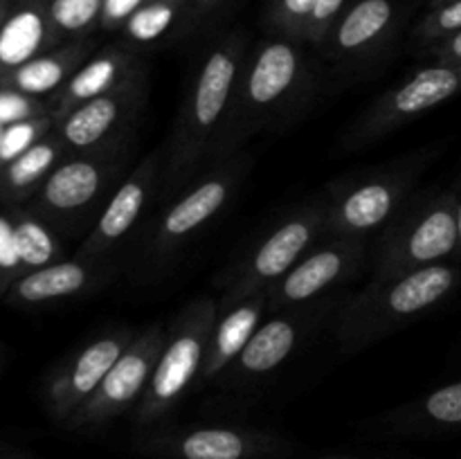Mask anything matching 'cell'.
Masks as SVG:
<instances>
[{
	"label": "cell",
	"instance_id": "cell-5",
	"mask_svg": "<svg viewBox=\"0 0 461 459\" xmlns=\"http://www.w3.org/2000/svg\"><path fill=\"white\" fill-rule=\"evenodd\" d=\"M437 151V147H423L399 160L331 180L324 189V237L367 238L372 232H381L410 201Z\"/></svg>",
	"mask_w": 461,
	"mask_h": 459
},
{
	"label": "cell",
	"instance_id": "cell-27",
	"mask_svg": "<svg viewBox=\"0 0 461 459\" xmlns=\"http://www.w3.org/2000/svg\"><path fill=\"white\" fill-rule=\"evenodd\" d=\"M106 12V0H52L48 4L50 21L59 34L84 36L99 25Z\"/></svg>",
	"mask_w": 461,
	"mask_h": 459
},
{
	"label": "cell",
	"instance_id": "cell-3",
	"mask_svg": "<svg viewBox=\"0 0 461 459\" xmlns=\"http://www.w3.org/2000/svg\"><path fill=\"white\" fill-rule=\"evenodd\" d=\"M461 286V264L430 266L387 282H369L338 306L331 320L333 338L345 354H356L392 333L426 318Z\"/></svg>",
	"mask_w": 461,
	"mask_h": 459
},
{
	"label": "cell",
	"instance_id": "cell-37",
	"mask_svg": "<svg viewBox=\"0 0 461 459\" xmlns=\"http://www.w3.org/2000/svg\"><path fill=\"white\" fill-rule=\"evenodd\" d=\"M455 198H457V256L455 261L461 264V178L455 183Z\"/></svg>",
	"mask_w": 461,
	"mask_h": 459
},
{
	"label": "cell",
	"instance_id": "cell-23",
	"mask_svg": "<svg viewBox=\"0 0 461 459\" xmlns=\"http://www.w3.org/2000/svg\"><path fill=\"white\" fill-rule=\"evenodd\" d=\"M93 40L77 39L50 54H39L14 70V88L23 94H48L61 90L93 54Z\"/></svg>",
	"mask_w": 461,
	"mask_h": 459
},
{
	"label": "cell",
	"instance_id": "cell-18",
	"mask_svg": "<svg viewBox=\"0 0 461 459\" xmlns=\"http://www.w3.org/2000/svg\"><path fill=\"white\" fill-rule=\"evenodd\" d=\"M135 333L131 327H111L86 342L68 363L59 369L50 382L52 410L61 418H70L106 378L113 364L129 349Z\"/></svg>",
	"mask_w": 461,
	"mask_h": 459
},
{
	"label": "cell",
	"instance_id": "cell-33",
	"mask_svg": "<svg viewBox=\"0 0 461 459\" xmlns=\"http://www.w3.org/2000/svg\"><path fill=\"white\" fill-rule=\"evenodd\" d=\"M419 54H421L423 58L453 63V66L461 68V30L444 36V39L435 40V43H430L428 48L419 50Z\"/></svg>",
	"mask_w": 461,
	"mask_h": 459
},
{
	"label": "cell",
	"instance_id": "cell-2",
	"mask_svg": "<svg viewBox=\"0 0 461 459\" xmlns=\"http://www.w3.org/2000/svg\"><path fill=\"white\" fill-rule=\"evenodd\" d=\"M248 48L246 36L230 32L212 40L194 66L174 129L162 147L165 171L160 198L165 201L174 198L205 169L216 135L232 108Z\"/></svg>",
	"mask_w": 461,
	"mask_h": 459
},
{
	"label": "cell",
	"instance_id": "cell-10",
	"mask_svg": "<svg viewBox=\"0 0 461 459\" xmlns=\"http://www.w3.org/2000/svg\"><path fill=\"white\" fill-rule=\"evenodd\" d=\"M133 448L147 459H284L295 446L279 432L255 426L160 423L135 432Z\"/></svg>",
	"mask_w": 461,
	"mask_h": 459
},
{
	"label": "cell",
	"instance_id": "cell-31",
	"mask_svg": "<svg viewBox=\"0 0 461 459\" xmlns=\"http://www.w3.org/2000/svg\"><path fill=\"white\" fill-rule=\"evenodd\" d=\"M354 0H318L313 9V16H311L309 25V36H306V45L309 48H318L324 39H327L329 30L333 27V22L340 18V14L345 12Z\"/></svg>",
	"mask_w": 461,
	"mask_h": 459
},
{
	"label": "cell",
	"instance_id": "cell-32",
	"mask_svg": "<svg viewBox=\"0 0 461 459\" xmlns=\"http://www.w3.org/2000/svg\"><path fill=\"white\" fill-rule=\"evenodd\" d=\"M32 138H34V129L30 124L9 126L3 138H0V158L3 160L18 158L25 148L32 147Z\"/></svg>",
	"mask_w": 461,
	"mask_h": 459
},
{
	"label": "cell",
	"instance_id": "cell-29",
	"mask_svg": "<svg viewBox=\"0 0 461 459\" xmlns=\"http://www.w3.org/2000/svg\"><path fill=\"white\" fill-rule=\"evenodd\" d=\"M461 30V0H453L441 7L428 9L412 30V40L417 50L428 48L435 40Z\"/></svg>",
	"mask_w": 461,
	"mask_h": 459
},
{
	"label": "cell",
	"instance_id": "cell-6",
	"mask_svg": "<svg viewBox=\"0 0 461 459\" xmlns=\"http://www.w3.org/2000/svg\"><path fill=\"white\" fill-rule=\"evenodd\" d=\"M457 256V198L455 189L414 192L381 230L374 248L372 282L403 277L414 270L455 261Z\"/></svg>",
	"mask_w": 461,
	"mask_h": 459
},
{
	"label": "cell",
	"instance_id": "cell-16",
	"mask_svg": "<svg viewBox=\"0 0 461 459\" xmlns=\"http://www.w3.org/2000/svg\"><path fill=\"white\" fill-rule=\"evenodd\" d=\"M367 261V238L324 237L275 286L268 288V315L324 300L351 282Z\"/></svg>",
	"mask_w": 461,
	"mask_h": 459
},
{
	"label": "cell",
	"instance_id": "cell-17",
	"mask_svg": "<svg viewBox=\"0 0 461 459\" xmlns=\"http://www.w3.org/2000/svg\"><path fill=\"white\" fill-rule=\"evenodd\" d=\"M147 81L99 94L61 117L59 142L66 153H93L135 142V129L147 106Z\"/></svg>",
	"mask_w": 461,
	"mask_h": 459
},
{
	"label": "cell",
	"instance_id": "cell-13",
	"mask_svg": "<svg viewBox=\"0 0 461 459\" xmlns=\"http://www.w3.org/2000/svg\"><path fill=\"white\" fill-rule=\"evenodd\" d=\"M165 153L162 147L131 166L115 192L108 198L102 214L95 219L88 237L77 255L86 259H113L135 232L144 228L151 207L162 194Z\"/></svg>",
	"mask_w": 461,
	"mask_h": 459
},
{
	"label": "cell",
	"instance_id": "cell-14",
	"mask_svg": "<svg viewBox=\"0 0 461 459\" xmlns=\"http://www.w3.org/2000/svg\"><path fill=\"white\" fill-rule=\"evenodd\" d=\"M322 302L324 300L295 306V309L279 310L264 318V322L252 333L246 349L221 374L216 385L228 392H243L268 381L293 358V354L300 349L311 331L324 318H329L333 306L322 304Z\"/></svg>",
	"mask_w": 461,
	"mask_h": 459
},
{
	"label": "cell",
	"instance_id": "cell-1",
	"mask_svg": "<svg viewBox=\"0 0 461 459\" xmlns=\"http://www.w3.org/2000/svg\"><path fill=\"white\" fill-rule=\"evenodd\" d=\"M306 48L279 34L264 36L248 48L232 108L216 135L205 169L232 158L255 135L286 129L288 122L304 112L320 88L318 70Z\"/></svg>",
	"mask_w": 461,
	"mask_h": 459
},
{
	"label": "cell",
	"instance_id": "cell-21",
	"mask_svg": "<svg viewBox=\"0 0 461 459\" xmlns=\"http://www.w3.org/2000/svg\"><path fill=\"white\" fill-rule=\"evenodd\" d=\"M369 430L383 436H432L461 430V381L387 410Z\"/></svg>",
	"mask_w": 461,
	"mask_h": 459
},
{
	"label": "cell",
	"instance_id": "cell-34",
	"mask_svg": "<svg viewBox=\"0 0 461 459\" xmlns=\"http://www.w3.org/2000/svg\"><path fill=\"white\" fill-rule=\"evenodd\" d=\"M230 0H192L189 7V21H187V34H196V30L210 25L214 16H219L221 9L228 4Z\"/></svg>",
	"mask_w": 461,
	"mask_h": 459
},
{
	"label": "cell",
	"instance_id": "cell-39",
	"mask_svg": "<svg viewBox=\"0 0 461 459\" xmlns=\"http://www.w3.org/2000/svg\"><path fill=\"white\" fill-rule=\"evenodd\" d=\"M3 22H5L3 21V12H0V30H3Z\"/></svg>",
	"mask_w": 461,
	"mask_h": 459
},
{
	"label": "cell",
	"instance_id": "cell-4",
	"mask_svg": "<svg viewBox=\"0 0 461 459\" xmlns=\"http://www.w3.org/2000/svg\"><path fill=\"white\" fill-rule=\"evenodd\" d=\"M248 169L250 156L239 151L219 165L207 166L187 187L169 198L167 205L144 223L135 268L149 274L167 268L207 225L223 214L246 180Z\"/></svg>",
	"mask_w": 461,
	"mask_h": 459
},
{
	"label": "cell",
	"instance_id": "cell-24",
	"mask_svg": "<svg viewBox=\"0 0 461 459\" xmlns=\"http://www.w3.org/2000/svg\"><path fill=\"white\" fill-rule=\"evenodd\" d=\"M54 25L48 9L23 7L3 22L0 30V66L5 70L21 68L54 40Z\"/></svg>",
	"mask_w": 461,
	"mask_h": 459
},
{
	"label": "cell",
	"instance_id": "cell-36",
	"mask_svg": "<svg viewBox=\"0 0 461 459\" xmlns=\"http://www.w3.org/2000/svg\"><path fill=\"white\" fill-rule=\"evenodd\" d=\"M27 102L14 93L0 94V122H14L25 117Z\"/></svg>",
	"mask_w": 461,
	"mask_h": 459
},
{
	"label": "cell",
	"instance_id": "cell-9",
	"mask_svg": "<svg viewBox=\"0 0 461 459\" xmlns=\"http://www.w3.org/2000/svg\"><path fill=\"white\" fill-rule=\"evenodd\" d=\"M459 94L461 68L428 58L423 66L410 70L403 79L369 102V106L351 122L342 135V148L360 151L383 142L387 135L412 124L414 120L444 106Z\"/></svg>",
	"mask_w": 461,
	"mask_h": 459
},
{
	"label": "cell",
	"instance_id": "cell-15",
	"mask_svg": "<svg viewBox=\"0 0 461 459\" xmlns=\"http://www.w3.org/2000/svg\"><path fill=\"white\" fill-rule=\"evenodd\" d=\"M167 327L153 322L135 333L129 349L117 358L111 372L106 374L95 394L68 418L75 430H102L106 423L115 421L126 412H133L142 399L149 381L153 376L162 345H165Z\"/></svg>",
	"mask_w": 461,
	"mask_h": 459
},
{
	"label": "cell",
	"instance_id": "cell-35",
	"mask_svg": "<svg viewBox=\"0 0 461 459\" xmlns=\"http://www.w3.org/2000/svg\"><path fill=\"white\" fill-rule=\"evenodd\" d=\"M9 225V220L0 219V268H16L21 264V256L16 250V237Z\"/></svg>",
	"mask_w": 461,
	"mask_h": 459
},
{
	"label": "cell",
	"instance_id": "cell-22",
	"mask_svg": "<svg viewBox=\"0 0 461 459\" xmlns=\"http://www.w3.org/2000/svg\"><path fill=\"white\" fill-rule=\"evenodd\" d=\"M268 315V291L252 292L234 304L219 309L210 346H207L205 364H203L201 382H216L221 374L239 358L252 333L257 331Z\"/></svg>",
	"mask_w": 461,
	"mask_h": 459
},
{
	"label": "cell",
	"instance_id": "cell-8",
	"mask_svg": "<svg viewBox=\"0 0 461 459\" xmlns=\"http://www.w3.org/2000/svg\"><path fill=\"white\" fill-rule=\"evenodd\" d=\"M327 201L315 196L279 216L248 250H243L216 279L219 309L252 292L268 291L311 248L324 238Z\"/></svg>",
	"mask_w": 461,
	"mask_h": 459
},
{
	"label": "cell",
	"instance_id": "cell-30",
	"mask_svg": "<svg viewBox=\"0 0 461 459\" xmlns=\"http://www.w3.org/2000/svg\"><path fill=\"white\" fill-rule=\"evenodd\" d=\"M14 237H16V250L21 261H25L27 266H39V268L50 264L54 255V241L43 225L34 223V220H23L14 230Z\"/></svg>",
	"mask_w": 461,
	"mask_h": 459
},
{
	"label": "cell",
	"instance_id": "cell-11",
	"mask_svg": "<svg viewBox=\"0 0 461 459\" xmlns=\"http://www.w3.org/2000/svg\"><path fill=\"white\" fill-rule=\"evenodd\" d=\"M403 18L399 0H354L315 50L338 76L360 79L385 61Z\"/></svg>",
	"mask_w": 461,
	"mask_h": 459
},
{
	"label": "cell",
	"instance_id": "cell-38",
	"mask_svg": "<svg viewBox=\"0 0 461 459\" xmlns=\"http://www.w3.org/2000/svg\"><path fill=\"white\" fill-rule=\"evenodd\" d=\"M448 3H453V0H428V9L441 7V4H448Z\"/></svg>",
	"mask_w": 461,
	"mask_h": 459
},
{
	"label": "cell",
	"instance_id": "cell-12",
	"mask_svg": "<svg viewBox=\"0 0 461 459\" xmlns=\"http://www.w3.org/2000/svg\"><path fill=\"white\" fill-rule=\"evenodd\" d=\"M133 144L93 153H72L61 160L41 187L45 212L66 220H88L102 214L117 184L131 171Z\"/></svg>",
	"mask_w": 461,
	"mask_h": 459
},
{
	"label": "cell",
	"instance_id": "cell-26",
	"mask_svg": "<svg viewBox=\"0 0 461 459\" xmlns=\"http://www.w3.org/2000/svg\"><path fill=\"white\" fill-rule=\"evenodd\" d=\"M63 147L57 140H45V142L32 144L30 148L14 158V162L7 169V183L12 189H27L32 184L41 183L52 174L54 166L61 162Z\"/></svg>",
	"mask_w": 461,
	"mask_h": 459
},
{
	"label": "cell",
	"instance_id": "cell-28",
	"mask_svg": "<svg viewBox=\"0 0 461 459\" xmlns=\"http://www.w3.org/2000/svg\"><path fill=\"white\" fill-rule=\"evenodd\" d=\"M315 3L318 0H270L266 9L268 34L286 36L306 45Z\"/></svg>",
	"mask_w": 461,
	"mask_h": 459
},
{
	"label": "cell",
	"instance_id": "cell-25",
	"mask_svg": "<svg viewBox=\"0 0 461 459\" xmlns=\"http://www.w3.org/2000/svg\"><path fill=\"white\" fill-rule=\"evenodd\" d=\"M192 0H142L122 21V32L135 45H153L187 30Z\"/></svg>",
	"mask_w": 461,
	"mask_h": 459
},
{
	"label": "cell",
	"instance_id": "cell-40",
	"mask_svg": "<svg viewBox=\"0 0 461 459\" xmlns=\"http://www.w3.org/2000/svg\"><path fill=\"white\" fill-rule=\"evenodd\" d=\"M0 138H3V135H0Z\"/></svg>",
	"mask_w": 461,
	"mask_h": 459
},
{
	"label": "cell",
	"instance_id": "cell-19",
	"mask_svg": "<svg viewBox=\"0 0 461 459\" xmlns=\"http://www.w3.org/2000/svg\"><path fill=\"white\" fill-rule=\"evenodd\" d=\"M147 81V68L138 50L129 45H108L97 50L68 79L57 94V115L63 117L88 99L115 93L120 88Z\"/></svg>",
	"mask_w": 461,
	"mask_h": 459
},
{
	"label": "cell",
	"instance_id": "cell-20",
	"mask_svg": "<svg viewBox=\"0 0 461 459\" xmlns=\"http://www.w3.org/2000/svg\"><path fill=\"white\" fill-rule=\"evenodd\" d=\"M120 270L117 256L113 259H86L77 255L75 259L57 261L41 266L21 277L14 292L25 304H43L54 300H70L108 286Z\"/></svg>",
	"mask_w": 461,
	"mask_h": 459
},
{
	"label": "cell",
	"instance_id": "cell-7",
	"mask_svg": "<svg viewBox=\"0 0 461 459\" xmlns=\"http://www.w3.org/2000/svg\"><path fill=\"white\" fill-rule=\"evenodd\" d=\"M216 318L219 300L203 295L185 304L180 313L167 324L165 345L151 381L131 412L138 430L160 426L189 394V390L201 382Z\"/></svg>",
	"mask_w": 461,
	"mask_h": 459
}]
</instances>
